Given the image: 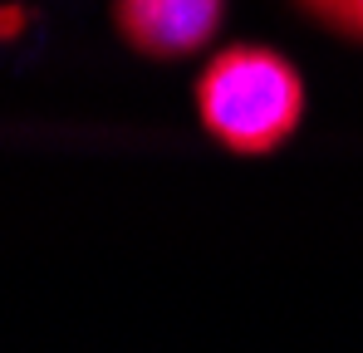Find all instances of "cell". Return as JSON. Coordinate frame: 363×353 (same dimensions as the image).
<instances>
[{
    "label": "cell",
    "instance_id": "1",
    "mask_svg": "<svg viewBox=\"0 0 363 353\" xmlns=\"http://www.w3.org/2000/svg\"><path fill=\"white\" fill-rule=\"evenodd\" d=\"M196 108L216 142L231 152H275L304 113L300 74L270 50H226L201 84Z\"/></svg>",
    "mask_w": 363,
    "mask_h": 353
},
{
    "label": "cell",
    "instance_id": "2",
    "mask_svg": "<svg viewBox=\"0 0 363 353\" xmlns=\"http://www.w3.org/2000/svg\"><path fill=\"white\" fill-rule=\"evenodd\" d=\"M226 0H118V30L152 59H182L201 50L221 25Z\"/></svg>",
    "mask_w": 363,
    "mask_h": 353
},
{
    "label": "cell",
    "instance_id": "3",
    "mask_svg": "<svg viewBox=\"0 0 363 353\" xmlns=\"http://www.w3.org/2000/svg\"><path fill=\"white\" fill-rule=\"evenodd\" d=\"M319 20H329V25H339L344 35H359L363 40V0H304Z\"/></svg>",
    "mask_w": 363,
    "mask_h": 353
}]
</instances>
